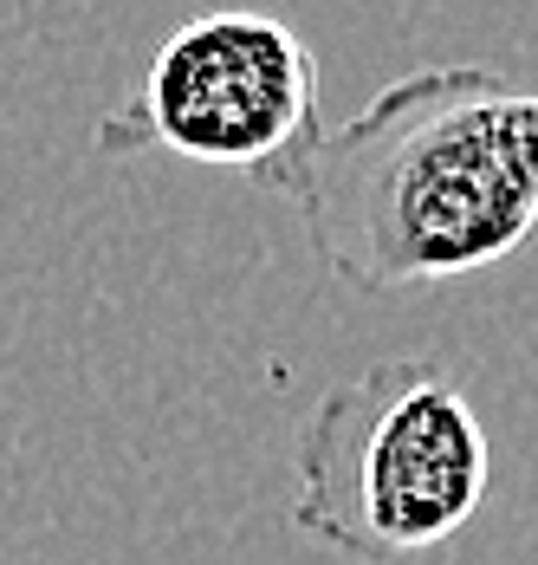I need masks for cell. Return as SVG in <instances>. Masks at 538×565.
<instances>
[{"label": "cell", "instance_id": "cell-1", "mask_svg": "<svg viewBox=\"0 0 538 565\" xmlns=\"http://www.w3.org/2000/svg\"><path fill=\"white\" fill-rule=\"evenodd\" d=\"M286 202L319 267L357 292L474 280L538 227V92L422 65L324 130Z\"/></svg>", "mask_w": 538, "mask_h": 565}, {"label": "cell", "instance_id": "cell-3", "mask_svg": "<svg viewBox=\"0 0 538 565\" xmlns=\"http://www.w3.org/2000/svg\"><path fill=\"white\" fill-rule=\"evenodd\" d=\"M324 137L319 53L272 13L220 7L182 20L137 92L98 124L92 150L105 163L182 157L202 170L247 175L254 189L292 195L305 157Z\"/></svg>", "mask_w": 538, "mask_h": 565}, {"label": "cell", "instance_id": "cell-2", "mask_svg": "<svg viewBox=\"0 0 538 565\" xmlns=\"http://www.w3.org/2000/svg\"><path fill=\"white\" fill-rule=\"evenodd\" d=\"M493 443L474 396L429 358H377L305 409L286 520L337 559L402 565L448 546L486 501Z\"/></svg>", "mask_w": 538, "mask_h": 565}]
</instances>
